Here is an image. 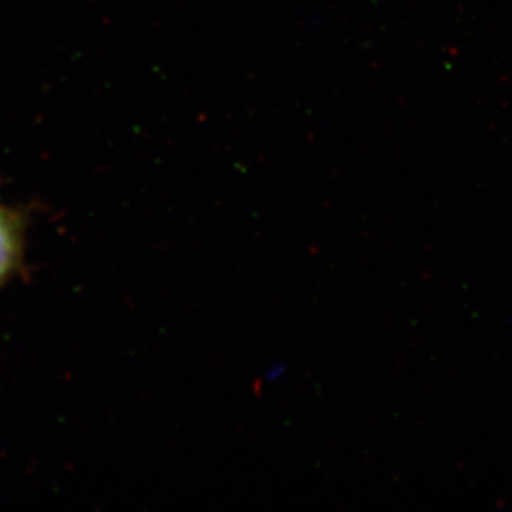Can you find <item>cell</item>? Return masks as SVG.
I'll return each mask as SVG.
<instances>
[{
	"label": "cell",
	"mask_w": 512,
	"mask_h": 512,
	"mask_svg": "<svg viewBox=\"0 0 512 512\" xmlns=\"http://www.w3.org/2000/svg\"><path fill=\"white\" fill-rule=\"evenodd\" d=\"M25 254L22 214L0 203V289L20 271Z\"/></svg>",
	"instance_id": "1"
}]
</instances>
